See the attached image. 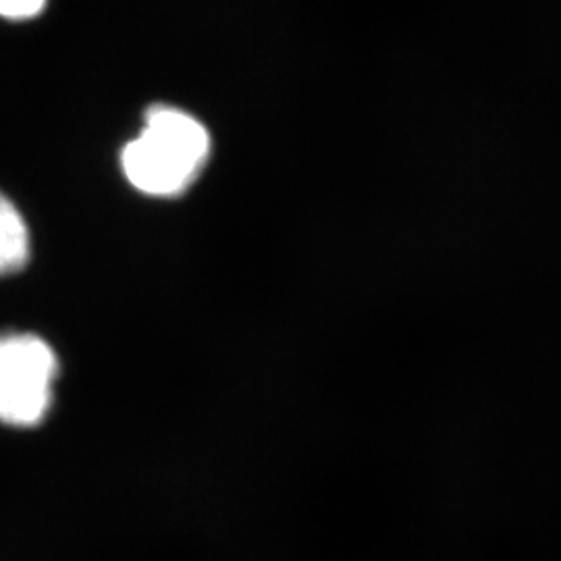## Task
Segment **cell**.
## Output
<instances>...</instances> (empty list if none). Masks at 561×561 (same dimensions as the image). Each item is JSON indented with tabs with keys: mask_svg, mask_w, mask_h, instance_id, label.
Returning <instances> with one entry per match:
<instances>
[{
	"mask_svg": "<svg viewBox=\"0 0 561 561\" xmlns=\"http://www.w3.org/2000/svg\"><path fill=\"white\" fill-rule=\"evenodd\" d=\"M46 0H0V18L30 20L38 15Z\"/></svg>",
	"mask_w": 561,
	"mask_h": 561,
	"instance_id": "obj_4",
	"label": "cell"
},
{
	"mask_svg": "<svg viewBox=\"0 0 561 561\" xmlns=\"http://www.w3.org/2000/svg\"><path fill=\"white\" fill-rule=\"evenodd\" d=\"M210 134L202 121L175 106H152L144 127L121 152L127 183L150 198H178L210 159Z\"/></svg>",
	"mask_w": 561,
	"mask_h": 561,
	"instance_id": "obj_1",
	"label": "cell"
},
{
	"mask_svg": "<svg viewBox=\"0 0 561 561\" xmlns=\"http://www.w3.org/2000/svg\"><path fill=\"white\" fill-rule=\"evenodd\" d=\"M32 259V236L20 208L0 192V277L15 275Z\"/></svg>",
	"mask_w": 561,
	"mask_h": 561,
	"instance_id": "obj_3",
	"label": "cell"
},
{
	"mask_svg": "<svg viewBox=\"0 0 561 561\" xmlns=\"http://www.w3.org/2000/svg\"><path fill=\"white\" fill-rule=\"evenodd\" d=\"M60 364L55 347L34 333L0 335V424L41 426L55 405Z\"/></svg>",
	"mask_w": 561,
	"mask_h": 561,
	"instance_id": "obj_2",
	"label": "cell"
}]
</instances>
